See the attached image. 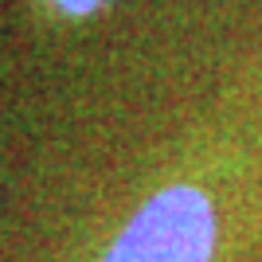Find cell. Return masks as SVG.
Segmentation results:
<instances>
[{"instance_id": "cell-2", "label": "cell", "mask_w": 262, "mask_h": 262, "mask_svg": "<svg viewBox=\"0 0 262 262\" xmlns=\"http://www.w3.org/2000/svg\"><path fill=\"white\" fill-rule=\"evenodd\" d=\"M63 12H71V16H82V12H90V8H98L102 0H55Z\"/></svg>"}, {"instance_id": "cell-1", "label": "cell", "mask_w": 262, "mask_h": 262, "mask_svg": "<svg viewBox=\"0 0 262 262\" xmlns=\"http://www.w3.org/2000/svg\"><path fill=\"white\" fill-rule=\"evenodd\" d=\"M215 219L196 188L176 184L145 204L102 262H208Z\"/></svg>"}]
</instances>
